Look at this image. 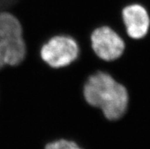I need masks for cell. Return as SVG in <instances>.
<instances>
[{
    "instance_id": "cell-1",
    "label": "cell",
    "mask_w": 150,
    "mask_h": 149,
    "mask_svg": "<svg viewBox=\"0 0 150 149\" xmlns=\"http://www.w3.org/2000/svg\"><path fill=\"white\" fill-rule=\"evenodd\" d=\"M84 97L90 105L101 109L110 120L123 117L129 100L124 86L110 75L101 72L90 76L84 86Z\"/></svg>"
},
{
    "instance_id": "cell-2",
    "label": "cell",
    "mask_w": 150,
    "mask_h": 149,
    "mask_svg": "<svg viewBox=\"0 0 150 149\" xmlns=\"http://www.w3.org/2000/svg\"><path fill=\"white\" fill-rule=\"evenodd\" d=\"M25 54L26 47L19 21L11 13L0 12V56L3 63L18 65Z\"/></svg>"
},
{
    "instance_id": "cell-3",
    "label": "cell",
    "mask_w": 150,
    "mask_h": 149,
    "mask_svg": "<svg viewBox=\"0 0 150 149\" xmlns=\"http://www.w3.org/2000/svg\"><path fill=\"white\" fill-rule=\"evenodd\" d=\"M40 56L42 59L53 68L65 67L78 57V44L69 37H54L42 47Z\"/></svg>"
},
{
    "instance_id": "cell-4",
    "label": "cell",
    "mask_w": 150,
    "mask_h": 149,
    "mask_svg": "<svg viewBox=\"0 0 150 149\" xmlns=\"http://www.w3.org/2000/svg\"><path fill=\"white\" fill-rule=\"evenodd\" d=\"M91 41L95 54L105 61L118 59L125 49L123 39L109 27H101L95 30L91 34Z\"/></svg>"
},
{
    "instance_id": "cell-5",
    "label": "cell",
    "mask_w": 150,
    "mask_h": 149,
    "mask_svg": "<svg viewBox=\"0 0 150 149\" xmlns=\"http://www.w3.org/2000/svg\"><path fill=\"white\" fill-rule=\"evenodd\" d=\"M127 32L133 39L144 37L149 31L150 18L146 8L141 4L132 3L122 11Z\"/></svg>"
},
{
    "instance_id": "cell-6",
    "label": "cell",
    "mask_w": 150,
    "mask_h": 149,
    "mask_svg": "<svg viewBox=\"0 0 150 149\" xmlns=\"http://www.w3.org/2000/svg\"><path fill=\"white\" fill-rule=\"evenodd\" d=\"M45 149H82L72 141L59 139L50 142L46 145Z\"/></svg>"
}]
</instances>
